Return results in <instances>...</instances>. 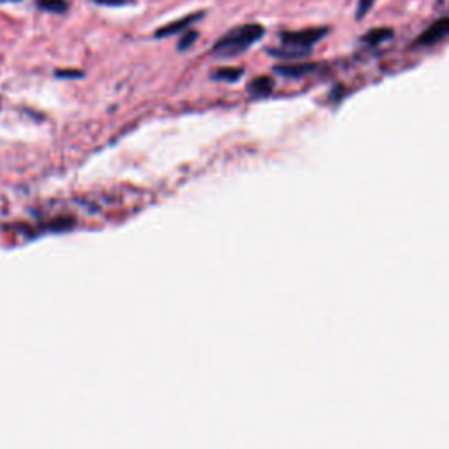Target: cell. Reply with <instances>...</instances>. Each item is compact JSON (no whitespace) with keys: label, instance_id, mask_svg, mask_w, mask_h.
Masks as SVG:
<instances>
[{"label":"cell","instance_id":"cell-3","mask_svg":"<svg viewBox=\"0 0 449 449\" xmlns=\"http://www.w3.org/2000/svg\"><path fill=\"white\" fill-rule=\"evenodd\" d=\"M449 35V18H441L437 19L435 23H432L430 27L426 28L418 39H416V44L418 46H432V44H437L442 39Z\"/></svg>","mask_w":449,"mask_h":449},{"label":"cell","instance_id":"cell-2","mask_svg":"<svg viewBox=\"0 0 449 449\" xmlns=\"http://www.w3.org/2000/svg\"><path fill=\"white\" fill-rule=\"evenodd\" d=\"M327 28H307V30L300 32H283L279 35V41L283 42V46L289 48V50L297 51V53L305 55L309 53L316 42H320L321 39L327 35Z\"/></svg>","mask_w":449,"mask_h":449},{"label":"cell","instance_id":"cell-4","mask_svg":"<svg viewBox=\"0 0 449 449\" xmlns=\"http://www.w3.org/2000/svg\"><path fill=\"white\" fill-rule=\"evenodd\" d=\"M198 19H202V12H195V15L191 16H187V18H181L178 19V21H174V23L167 25V27L160 28V30L156 32V37H169V35H174L175 32H181L183 28H188L191 27L193 23H197Z\"/></svg>","mask_w":449,"mask_h":449},{"label":"cell","instance_id":"cell-8","mask_svg":"<svg viewBox=\"0 0 449 449\" xmlns=\"http://www.w3.org/2000/svg\"><path fill=\"white\" fill-rule=\"evenodd\" d=\"M37 6L44 11L57 12V15H64L69 9L67 0H37Z\"/></svg>","mask_w":449,"mask_h":449},{"label":"cell","instance_id":"cell-10","mask_svg":"<svg viewBox=\"0 0 449 449\" xmlns=\"http://www.w3.org/2000/svg\"><path fill=\"white\" fill-rule=\"evenodd\" d=\"M197 37H198V32L188 30L187 34L183 35V39H181V42H179V50H181V51L188 50V48H190L191 44H193L195 39H197Z\"/></svg>","mask_w":449,"mask_h":449},{"label":"cell","instance_id":"cell-6","mask_svg":"<svg viewBox=\"0 0 449 449\" xmlns=\"http://www.w3.org/2000/svg\"><path fill=\"white\" fill-rule=\"evenodd\" d=\"M390 37H393L392 28H374L369 34L363 35L362 42L367 44V46H379L385 41H388Z\"/></svg>","mask_w":449,"mask_h":449},{"label":"cell","instance_id":"cell-1","mask_svg":"<svg viewBox=\"0 0 449 449\" xmlns=\"http://www.w3.org/2000/svg\"><path fill=\"white\" fill-rule=\"evenodd\" d=\"M265 30H263L262 25H242V27H237L233 30L227 32L220 41L214 44L213 55L220 58H232L237 57V55L244 53L246 50L255 44L256 41L263 37Z\"/></svg>","mask_w":449,"mask_h":449},{"label":"cell","instance_id":"cell-7","mask_svg":"<svg viewBox=\"0 0 449 449\" xmlns=\"http://www.w3.org/2000/svg\"><path fill=\"white\" fill-rule=\"evenodd\" d=\"M312 69H314V65H283V67H276V73L283 74V76H288V77H300L304 76V74H309L312 73Z\"/></svg>","mask_w":449,"mask_h":449},{"label":"cell","instance_id":"cell-11","mask_svg":"<svg viewBox=\"0 0 449 449\" xmlns=\"http://www.w3.org/2000/svg\"><path fill=\"white\" fill-rule=\"evenodd\" d=\"M374 2H376V0H360V2H358V9H356V18L362 19L363 16L370 11V8L374 6Z\"/></svg>","mask_w":449,"mask_h":449},{"label":"cell","instance_id":"cell-9","mask_svg":"<svg viewBox=\"0 0 449 449\" xmlns=\"http://www.w3.org/2000/svg\"><path fill=\"white\" fill-rule=\"evenodd\" d=\"M214 79L221 81H237L242 77V69H233V67H224V69H218L213 74Z\"/></svg>","mask_w":449,"mask_h":449},{"label":"cell","instance_id":"cell-12","mask_svg":"<svg viewBox=\"0 0 449 449\" xmlns=\"http://www.w3.org/2000/svg\"><path fill=\"white\" fill-rule=\"evenodd\" d=\"M57 77H74V79H77V77H83V73H79V70H57Z\"/></svg>","mask_w":449,"mask_h":449},{"label":"cell","instance_id":"cell-5","mask_svg":"<svg viewBox=\"0 0 449 449\" xmlns=\"http://www.w3.org/2000/svg\"><path fill=\"white\" fill-rule=\"evenodd\" d=\"M272 90H274V81L267 76H260L256 79H253L248 86V92L251 93L253 97H267L271 95Z\"/></svg>","mask_w":449,"mask_h":449},{"label":"cell","instance_id":"cell-13","mask_svg":"<svg viewBox=\"0 0 449 449\" xmlns=\"http://www.w3.org/2000/svg\"><path fill=\"white\" fill-rule=\"evenodd\" d=\"M95 4L100 6H123L126 4V0H93Z\"/></svg>","mask_w":449,"mask_h":449}]
</instances>
